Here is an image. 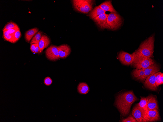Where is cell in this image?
I'll return each instance as SVG.
<instances>
[{
  "label": "cell",
  "instance_id": "cell-26",
  "mask_svg": "<svg viewBox=\"0 0 163 122\" xmlns=\"http://www.w3.org/2000/svg\"><path fill=\"white\" fill-rule=\"evenodd\" d=\"M14 39V43L17 41L21 36V33L20 30H18L14 33L12 34Z\"/></svg>",
  "mask_w": 163,
  "mask_h": 122
},
{
  "label": "cell",
  "instance_id": "cell-25",
  "mask_svg": "<svg viewBox=\"0 0 163 122\" xmlns=\"http://www.w3.org/2000/svg\"><path fill=\"white\" fill-rule=\"evenodd\" d=\"M163 73L160 72L156 75V84L157 87L159 85L163 84Z\"/></svg>",
  "mask_w": 163,
  "mask_h": 122
},
{
  "label": "cell",
  "instance_id": "cell-21",
  "mask_svg": "<svg viewBox=\"0 0 163 122\" xmlns=\"http://www.w3.org/2000/svg\"><path fill=\"white\" fill-rule=\"evenodd\" d=\"M140 97V101L137 104L147 113L148 110L146 97L141 96Z\"/></svg>",
  "mask_w": 163,
  "mask_h": 122
},
{
  "label": "cell",
  "instance_id": "cell-4",
  "mask_svg": "<svg viewBox=\"0 0 163 122\" xmlns=\"http://www.w3.org/2000/svg\"><path fill=\"white\" fill-rule=\"evenodd\" d=\"M94 0H74L72 3L75 9L81 12L87 13L92 9Z\"/></svg>",
  "mask_w": 163,
  "mask_h": 122
},
{
  "label": "cell",
  "instance_id": "cell-9",
  "mask_svg": "<svg viewBox=\"0 0 163 122\" xmlns=\"http://www.w3.org/2000/svg\"><path fill=\"white\" fill-rule=\"evenodd\" d=\"M118 57L121 63L124 65H129L132 63V54L122 51L119 53Z\"/></svg>",
  "mask_w": 163,
  "mask_h": 122
},
{
  "label": "cell",
  "instance_id": "cell-17",
  "mask_svg": "<svg viewBox=\"0 0 163 122\" xmlns=\"http://www.w3.org/2000/svg\"><path fill=\"white\" fill-rule=\"evenodd\" d=\"M105 11L98 6L92 9L90 12L89 15L92 19H93L105 13Z\"/></svg>",
  "mask_w": 163,
  "mask_h": 122
},
{
  "label": "cell",
  "instance_id": "cell-6",
  "mask_svg": "<svg viewBox=\"0 0 163 122\" xmlns=\"http://www.w3.org/2000/svg\"><path fill=\"white\" fill-rule=\"evenodd\" d=\"M132 114L138 122H147V113L137 104L133 108Z\"/></svg>",
  "mask_w": 163,
  "mask_h": 122
},
{
  "label": "cell",
  "instance_id": "cell-23",
  "mask_svg": "<svg viewBox=\"0 0 163 122\" xmlns=\"http://www.w3.org/2000/svg\"><path fill=\"white\" fill-rule=\"evenodd\" d=\"M42 33L43 32L41 31H38L33 37L30 44H31L38 43L41 39Z\"/></svg>",
  "mask_w": 163,
  "mask_h": 122
},
{
  "label": "cell",
  "instance_id": "cell-29",
  "mask_svg": "<svg viewBox=\"0 0 163 122\" xmlns=\"http://www.w3.org/2000/svg\"><path fill=\"white\" fill-rule=\"evenodd\" d=\"M17 30H18L16 29L12 28L10 29L7 31L9 34H12Z\"/></svg>",
  "mask_w": 163,
  "mask_h": 122
},
{
  "label": "cell",
  "instance_id": "cell-11",
  "mask_svg": "<svg viewBox=\"0 0 163 122\" xmlns=\"http://www.w3.org/2000/svg\"><path fill=\"white\" fill-rule=\"evenodd\" d=\"M147 122L159 121L161 119L159 111L157 110H149L147 113Z\"/></svg>",
  "mask_w": 163,
  "mask_h": 122
},
{
  "label": "cell",
  "instance_id": "cell-14",
  "mask_svg": "<svg viewBox=\"0 0 163 122\" xmlns=\"http://www.w3.org/2000/svg\"><path fill=\"white\" fill-rule=\"evenodd\" d=\"M50 43V40L48 37L45 35H42L38 43L39 50L38 53L42 52L44 49L49 46Z\"/></svg>",
  "mask_w": 163,
  "mask_h": 122
},
{
  "label": "cell",
  "instance_id": "cell-27",
  "mask_svg": "<svg viewBox=\"0 0 163 122\" xmlns=\"http://www.w3.org/2000/svg\"><path fill=\"white\" fill-rule=\"evenodd\" d=\"M123 122H137L136 120L131 114L127 118L122 120Z\"/></svg>",
  "mask_w": 163,
  "mask_h": 122
},
{
  "label": "cell",
  "instance_id": "cell-13",
  "mask_svg": "<svg viewBox=\"0 0 163 122\" xmlns=\"http://www.w3.org/2000/svg\"><path fill=\"white\" fill-rule=\"evenodd\" d=\"M160 70L159 67L156 63H154L148 67L144 68V76L143 78V81H145L147 77L158 72Z\"/></svg>",
  "mask_w": 163,
  "mask_h": 122
},
{
  "label": "cell",
  "instance_id": "cell-28",
  "mask_svg": "<svg viewBox=\"0 0 163 122\" xmlns=\"http://www.w3.org/2000/svg\"><path fill=\"white\" fill-rule=\"evenodd\" d=\"M52 80L49 77H46L44 79V83L47 86L50 85L52 84Z\"/></svg>",
  "mask_w": 163,
  "mask_h": 122
},
{
  "label": "cell",
  "instance_id": "cell-3",
  "mask_svg": "<svg viewBox=\"0 0 163 122\" xmlns=\"http://www.w3.org/2000/svg\"><path fill=\"white\" fill-rule=\"evenodd\" d=\"M154 36L152 35L142 42L137 50L143 55L151 57L153 56Z\"/></svg>",
  "mask_w": 163,
  "mask_h": 122
},
{
  "label": "cell",
  "instance_id": "cell-30",
  "mask_svg": "<svg viewBox=\"0 0 163 122\" xmlns=\"http://www.w3.org/2000/svg\"><path fill=\"white\" fill-rule=\"evenodd\" d=\"M36 44H31L30 46V49L32 52L34 53L35 51Z\"/></svg>",
  "mask_w": 163,
  "mask_h": 122
},
{
  "label": "cell",
  "instance_id": "cell-10",
  "mask_svg": "<svg viewBox=\"0 0 163 122\" xmlns=\"http://www.w3.org/2000/svg\"><path fill=\"white\" fill-rule=\"evenodd\" d=\"M108 14L101 15L93 19L98 26L102 29L107 28V19Z\"/></svg>",
  "mask_w": 163,
  "mask_h": 122
},
{
  "label": "cell",
  "instance_id": "cell-2",
  "mask_svg": "<svg viewBox=\"0 0 163 122\" xmlns=\"http://www.w3.org/2000/svg\"><path fill=\"white\" fill-rule=\"evenodd\" d=\"M132 60L131 65L137 69L147 68L155 63L151 57L145 56L137 50L132 53Z\"/></svg>",
  "mask_w": 163,
  "mask_h": 122
},
{
  "label": "cell",
  "instance_id": "cell-24",
  "mask_svg": "<svg viewBox=\"0 0 163 122\" xmlns=\"http://www.w3.org/2000/svg\"><path fill=\"white\" fill-rule=\"evenodd\" d=\"M3 37L7 41L11 43H14V39L12 34H9L7 31H3Z\"/></svg>",
  "mask_w": 163,
  "mask_h": 122
},
{
  "label": "cell",
  "instance_id": "cell-20",
  "mask_svg": "<svg viewBox=\"0 0 163 122\" xmlns=\"http://www.w3.org/2000/svg\"><path fill=\"white\" fill-rule=\"evenodd\" d=\"M78 91L80 94H87L89 90V87L85 83H80L77 87Z\"/></svg>",
  "mask_w": 163,
  "mask_h": 122
},
{
  "label": "cell",
  "instance_id": "cell-1",
  "mask_svg": "<svg viewBox=\"0 0 163 122\" xmlns=\"http://www.w3.org/2000/svg\"><path fill=\"white\" fill-rule=\"evenodd\" d=\"M138 99L133 91H129L119 94L115 105L122 115L125 116L129 113L132 104Z\"/></svg>",
  "mask_w": 163,
  "mask_h": 122
},
{
  "label": "cell",
  "instance_id": "cell-7",
  "mask_svg": "<svg viewBox=\"0 0 163 122\" xmlns=\"http://www.w3.org/2000/svg\"><path fill=\"white\" fill-rule=\"evenodd\" d=\"M45 55L49 60L55 61L60 58L58 53L57 46L51 45L45 51Z\"/></svg>",
  "mask_w": 163,
  "mask_h": 122
},
{
  "label": "cell",
  "instance_id": "cell-19",
  "mask_svg": "<svg viewBox=\"0 0 163 122\" xmlns=\"http://www.w3.org/2000/svg\"><path fill=\"white\" fill-rule=\"evenodd\" d=\"M38 29L35 28L27 31L25 34V38L26 41L29 43L35 35L38 32Z\"/></svg>",
  "mask_w": 163,
  "mask_h": 122
},
{
  "label": "cell",
  "instance_id": "cell-16",
  "mask_svg": "<svg viewBox=\"0 0 163 122\" xmlns=\"http://www.w3.org/2000/svg\"><path fill=\"white\" fill-rule=\"evenodd\" d=\"M98 6L101 9L106 12L109 11L111 12H117L112 5L111 0L104 1Z\"/></svg>",
  "mask_w": 163,
  "mask_h": 122
},
{
  "label": "cell",
  "instance_id": "cell-12",
  "mask_svg": "<svg viewBox=\"0 0 163 122\" xmlns=\"http://www.w3.org/2000/svg\"><path fill=\"white\" fill-rule=\"evenodd\" d=\"M58 53L61 58H64L67 57L71 52L70 47L66 44H63L57 47Z\"/></svg>",
  "mask_w": 163,
  "mask_h": 122
},
{
  "label": "cell",
  "instance_id": "cell-8",
  "mask_svg": "<svg viewBox=\"0 0 163 122\" xmlns=\"http://www.w3.org/2000/svg\"><path fill=\"white\" fill-rule=\"evenodd\" d=\"M158 72L150 75L147 77L144 82L145 86L148 89L153 91H156L157 87L156 84V78Z\"/></svg>",
  "mask_w": 163,
  "mask_h": 122
},
{
  "label": "cell",
  "instance_id": "cell-31",
  "mask_svg": "<svg viewBox=\"0 0 163 122\" xmlns=\"http://www.w3.org/2000/svg\"><path fill=\"white\" fill-rule=\"evenodd\" d=\"M39 50V47L38 43H36L35 49L34 53L36 54L38 53Z\"/></svg>",
  "mask_w": 163,
  "mask_h": 122
},
{
  "label": "cell",
  "instance_id": "cell-15",
  "mask_svg": "<svg viewBox=\"0 0 163 122\" xmlns=\"http://www.w3.org/2000/svg\"><path fill=\"white\" fill-rule=\"evenodd\" d=\"M148 110H159L157 101L153 96H150L146 97Z\"/></svg>",
  "mask_w": 163,
  "mask_h": 122
},
{
  "label": "cell",
  "instance_id": "cell-18",
  "mask_svg": "<svg viewBox=\"0 0 163 122\" xmlns=\"http://www.w3.org/2000/svg\"><path fill=\"white\" fill-rule=\"evenodd\" d=\"M144 68L140 69H134L132 73V75L137 79L143 81L144 76Z\"/></svg>",
  "mask_w": 163,
  "mask_h": 122
},
{
  "label": "cell",
  "instance_id": "cell-22",
  "mask_svg": "<svg viewBox=\"0 0 163 122\" xmlns=\"http://www.w3.org/2000/svg\"><path fill=\"white\" fill-rule=\"evenodd\" d=\"M16 29L20 30L18 25L15 23L12 22H10L7 23L3 28V31H7L10 29Z\"/></svg>",
  "mask_w": 163,
  "mask_h": 122
},
{
  "label": "cell",
  "instance_id": "cell-5",
  "mask_svg": "<svg viewBox=\"0 0 163 122\" xmlns=\"http://www.w3.org/2000/svg\"><path fill=\"white\" fill-rule=\"evenodd\" d=\"M122 23V18L117 12H111L107 17V28L116 30L121 26Z\"/></svg>",
  "mask_w": 163,
  "mask_h": 122
}]
</instances>
